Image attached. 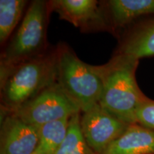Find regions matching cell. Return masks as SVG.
<instances>
[{"mask_svg":"<svg viewBox=\"0 0 154 154\" xmlns=\"http://www.w3.org/2000/svg\"><path fill=\"white\" fill-rule=\"evenodd\" d=\"M38 142V128L1 111L0 154H33Z\"/></svg>","mask_w":154,"mask_h":154,"instance_id":"obj_8","label":"cell"},{"mask_svg":"<svg viewBox=\"0 0 154 154\" xmlns=\"http://www.w3.org/2000/svg\"><path fill=\"white\" fill-rule=\"evenodd\" d=\"M25 0L0 1V43L5 47L22 21L29 5Z\"/></svg>","mask_w":154,"mask_h":154,"instance_id":"obj_13","label":"cell"},{"mask_svg":"<svg viewBox=\"0 0 154 154\" xmlns=\"http://www.w3.org/2000/svg\"><path fill=\"white\" fill-rule=\"evenodd\" d=\"M57 46L40 57L0 68L1 111L14 112L57 82Z\"/></svg>","mask_w":154,"mask_h":154,"instance_id":"obj_1","label":"cell"},{"mask_svg":"<svg viewBox=\"0 0 154 154\" xmlns=\"http://www.w3.org/2000/svg\"><path fill=\"white\" fill-rule=\"evenodd\" d=\"M118 45L113 54L126 55L140 60L154 56V17L130 25L118 37Z\"/></svg>","mask_w":154,"mask_h":154,"instance_id":"obj_9","label":"cell"},{"mask_svg":"<svg viewBox=\"0 0 154 154\" xmlns=\"http://www.w3.org/2000/svg\"><path fill=\"white\" fill-rule=\"evenodd\" d=\"M81 113L69 119L66 138L56 154H96L86 143L81 130Z\"/></svg>","mask_w":154,"mask_h":154,"instance_id":"obj_14","label":"cell"},{"mask_svg":"<svg viewBox=\"0 0 154 154\" xmlns=\"http://www.w3.org/2000/svg\"><path fill=\"white\" fill-rule=\"evenodd\" d=\"M101 154H154V130L131 124Z\"/></svg>","mask_w":154,"mask_h":154,"instance_id":"obj_11","label":"cell"},{"mask_svg":"<svg viewBox=\"0 0 154 154\" xmlns=\"http://www.w3.org/2000/svg\"><path fill=\"white\" fill-rule=\"evenodd\" d=\"M69 119H60L40 127L38 145L33 154H56L66 136Z\"/></svg>","mask_w":154,"mask_h":154,"instance_id":"obj_12","label":"cell"},{"mask_svg":"<svg viewBox=\"0 0 154 154\" xmlns=\"http://www.w3.org/2000/svg\"><path fill=\"white\" fill-rule=\"evenodd\" d=\"M80 112L79 107L56 82L18 110L9 113L39 128L47 123L70 119Z\"/></svg>","mask_w":154,"mask_h":154,"instance_id":"obj_5","label":"cell"},{"mask_svg":"<svg viewBox=\"0 0 154 154\" xmlns=\"http://www.w3.org/2000/svg\"><path fill=\"white\" fill-rule=\"evenodd\" d=\"M138 63V59L130 56L113 54L106 63L98 66L103 84L99 103L128 124H136V111L148 98L136 82Z\"/></svg>","mask_w":154,"mask_h":154,"instance_id":"obj_2","label":"cell"},{"mask_svg":"<svg viewBox=\"0 0 154 154\" xmlns=\"http://www.w3.org/2000/svg\"><path fill=\"white\" fill-rule=\"evenodd\" d=\"M51 12L49 1L30 2L20 24L4 47L0 68L40 57L51 49L47 33Z\"/></svg>","mask_w":154,"mask_h":154,"instance_id":"obj_3","label":"cell"},{"mask_svg":"<svg viewBox=\"0 0 154 154\" xmlns=\"http://www.w3.org/2000/svg\"><path fill=\"white\" fill-rule=\"evenodd\" d=\"M50 7L82 32H107L113 34L103 1L51 0Z\"/></svg>","mask_w":154,"mask_h":154,"instance_id":"obj_6","label":"cell"},{"mask_svg":"<svg viewBox=\"0 0 154 154\" xmlns=\"http://www.w3.org/2000/svg\"><path fill=\"white\" fill-rule=\"evenodd\" d=\"M80 125L88 146L96 154H101L131 124L115 117L98 103L81 115Z\"/></svg>","mask_w":154,"mask_h":154,"instance_id":"obj_7","label":"cell"},{"mask_svg":"<svg viewBox=\"0 0 154 154\" xmlns=\"http://www.w3.org/2000/svg\"><path fill=\"white\" fill-rule=\"evenodd\" d=\"M103 4L116 38L134 23L154 17V0H108Z\"/></svg>","mask_w":154,"mask_h":154,"instance_id":"obj_10","label":"cell"},{"mask_svg":"<svg viewBox=\"0 0 154 154\" xmlns=\"http://www.w3.org/2000/svg\"><path fill=\"white\" fill-rule=\"evenodd\" d=\"M58 49L57 82L82 113L99 103L103 84L98 66L88 64L77 57L68 44Z\"/></svg>","mask_w":154,"mask_h":154,"instance_id":"obj_4","label":"cell"},{"mask_svg":"<svg viewBox=\"0 0 154 154\" xmlns=\"http://www.w3.org/2000/svg\"><path fill=\"white\" fill-rule=\"evenodd\" d=\"M136 124L154 130V100L147 98L136 113Z\"/></svg>","mask_w":154,"mask_h":154,"instance_id":"obj_15","label":"cell"}]
</instances>
